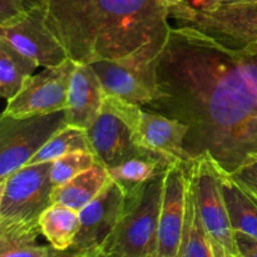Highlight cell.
Wrapping results in <instances>:
<instances>
[{
  "label": "cell",
  "mask_w": 257,
  "mask_h": 257,
  "mask_svg": "<svg viewBox=\"0 0 257 257\" xmlns=\"http://www.w3.org/2000/svg\"><path fill=\"white\" fill-rule=\"evenodd\" d=\"M156 73L162 97L143 108L188 125L190 161L210 156L231 175L257 158V42L231 48L172 27Z\"/></svg>",
  "instance_id": "obj_1"
},
{
  "label": "cell",
  "mask_w": 257,
  "mask_h": 257,
  "mask_svg": "<svg viewBox=\"0 0 257 257\" xmlns=\"http://www.w3.org/2000/svg\"><path fill=\"white\" fill-rule=\"evenodd\" d=\"M45 20L75 63L156 62L167 43L163 0H47Z\"/></svg>",
  "instance_id": "obj_2"
},
{
  "label": "cell",
  "mask_w": 257,
  "mask_h": 257,
  "mask_svg": "<svg viewBox=\"0 0 257 257\" xmlns=\"http://www.w3.org/2000/svg\"><path fill=\"white\" fill-rule=\"evenodd\" d=\"M165 172L125 193L122 217L99 248L103 257H155Z\"/></svg>",
  "instance_id": "obj_3"
},
{
  "label": "cell",
  "mask_w": 257,
  "mask_h": 257,
  "mask_svg": "<svg viewBox=\"0 0 257 257\" xmlns=\"http://www.w3.org/2000/svg\"><path fill=\"white\" fill-rule=\"evenodd\" d=\"M52 162L27 165L0 180V231L42 235L39 220L52 205Z\"/></svg>",
  "instance_id": "obj_4"
},
{
  "label": "cell",
  "mask_w": 257,
  "mask_h": 257,
  "mask_svg": "<svg viewBox=\"0 0 257 257\" xmlns=\"http://www.w3.org/2000/svg\"><path fill=\"white\" fill-rule=\"evenodd\" d=\"M102 108L124 120L138 148L160 156L170 165L175 162L188 165L192 162L183 146L188 125L113 95L105 94Z\"/></svg>",
  "instance_id": "obj_5"
},
{
  "label": "cell",
  "mask_w": 257,
  "mask_h": 257,
  "mask_svg": "<svg viewBox=\"0 0 257 257\" xmlns=\"http://www.w3.org/2000/svg\"><path fill=\"white\" fill-rule=\"evenodd\" d=\"M198 210L216 257H240L221 185V168L210 156L188 163Z\"/></svg>",
  "instance_id": "obj_6"
},
{
  "label": "cell",
  "mask_w": 257,
  "mask_h": 257,
  "mask_svg": "<svg viewBox=\"0 0 257 257\" xmlns=\"http://www.w3.org/2000/svg\"><path fill=\"white\" fill-rule=\"evenodd\" d=\"M65 110L44 115L0 118V180L28 165L40 148L67 127Z\"/></svg>",
  "instance_id": "obj_7"
},
{
  "label": "cell",
  "mask_w": 257,
  "mask_h": 257,
  "mask_svg": "<svg viewBox=\"0 0 257 257\" xmlns=\"http://www.w3.org/2000/svg\"><path fill=\"white\" fill-rule=\"evenodd\" d=\"M74 68V60L68 59L63 64L44 68L39 74L30 77L23 89L13 99L7 100L3 114L25 118L65 110Z\"/></svg>",
  "instance_id": "obj_8"
},
{
  "label": "cell",
  "mask_w": 257,
  "mask_h": 257,
  "mask_svg": "<svg viewBox=\"0 0 257 257\" xmlns=\"http://www.w3.org/2000/svg\"><path fill=\"white\" fill-rule=\"evenodd\" d=\"M156 63L157 60H99L90 65L99 77L105 94L145 107L162 97Z\"/></svg>",
  "instance_id": "obj_9"
},
{
  "label": "cell",
  "mask_w": 257,
  "mask_h": 257,
  "mask_svg": "<svg viewBox=\"0 0 257 257\" xmlns=\"http://www.w3.org/2000/svg\"><path fill=\"white\" fill-rule=\"evenodd\" d=\"M0 38L35 60L39 67H57L70 59L65 48L48 27L45 10L42 8L28 10L19 19L0 25Z\"/></svg>",
  "instance_id": "obj_10"
},
{
  "label": "cell",
  "mask_w": 257,
  "mask_h": 257,
  "mask_svg": "<svg viewBox=\"0 0 257 257\" xmlns=\"http://www.w3.org/2000/svg\"><path fill=\"white\" fill-rule=\"evenodd\" d=\"M186 163H171L165 172L155 257H178L187 210Z\"/></svg>",
  "instance_id": "obj_11"
},
{
  "label": "cell",
  "mask_w": 257,
  "mask_h": 257,
  "mask_svg": "<svg viewBox=\"0 0 257 257\" xmlns=\"http://www.w3.org/2000/svg\"><path fill=\"white\" fill-rule=\"evenodd\" d=\"M124 207V190L112 180L102 193L79 212L80 227L69 250H99L114 231Z\"/></svg>",
  "instance_id": "obj_12"
},
{
  "label": "cell",
  "mask_w": 257,
  "mask_h": 257,
  "mask_svg": "<svg viewBox=\"0 0 257 257\" xmlns=\"http://www.w3.org/2000/svg\"><path fill=\"white\" fill-rule=\"evenodd\" d=\"M87 133L97 161L107 168L114 167L136 156L150 153L135 145L132 132L124 120L104 108L100 109Z\"/></svg>",
  "instance_id": "obj_13"
},
{
  "label": "cell",
  "mask_w": 257,
  "mask_h": 257,
  "mask_svg": "<svg viewBox=\"0 0 257 257\" xmlns=\"http://www.w3.org/2000/svg\"><path fill=\"white\" fill-rule=\"evenodd\" d=\"M104 98L105 92L94 68L75 63L65 108L68 125L88 130L100 113Z\"/></svg>",
  "instance_id": "obj_14"
},
{
  "label": "cell",
  "mask_w": 257,
  "mask_h": 257,
  "mask_svg": "<svg viewBox=\"0 0 257 257\" xmlns=\"http://www.w3.org/2000/svg\"><path fill=\"white\" fill-rule=\"evenodd\" d=\"M110 181L108 168L97 161L92 168L55 187L52 193V203H60L80 212L102 193Z\"/></svg>",
  "instance_id": "obj_15"
},
{
  "label": "cell",
  "mask_w": 257,
  "mask_h": 257,
  "mask_svg": "<svg viewBox=\"0 0 257 257\" xmlns=\"http://www.w3.org/2000/svg\"><path fill=\"white\" fill-rule=\"evenodd\" d=\"M39 227L53 248L67 251L73 246L79 231V212L60 203H52L40 216Z\"/></svg>",
  "instance_id": "obj_16"
},
{
  "label": "cell",
  "mask_w": 257,
  "mask_h": 257,
  "mask_svg": "<svg viewBox=\"0 0 257 257\" xmlns=\"http://www.w3.org/2000/svg\"><path fill=\"white\" fill-rule=\"evenodd\" d=\"M38 67L35 60L0 38V94L4 99H13Z\"/></svg>",
  "instance_id": "obj_17"
},
{
  "label": "cell",
  "mask_w": 257,
  "mask_h": 257,
  "mask_svg": "<svg viewBox=\"0 0 257 257\" xmlns=\"http://www.w3.org/2000/svg\"><path fill=\"white\" fill-rule=\"evenodd\" d=\"M187 170V210H186V223L183 231L182 243H181L178 257H216L211 241L203 227L198 210L197 197H196L195 183L192 175Z\"/></svg>",
  "instance_id": "obj_18"
},
{
  "label": "cell",
  "mask_w": 257,
  "mask_h": 257,
  "mask_svg": "<svg viewBox=\"0 0 257 257\" xmlns=\"http://www.w3.org/2000/svg\"><path fill=\"white\" fill-rule=\"evenodd\" d=\"M221 185L233 231L257 238V203L222 170Z\"/></svg>",
  "instance_id": "obj_19"
},
{
  "label": "cell",
  "mask_w": 257,
  "mask_h": 257,
  "mask_svg": "<svg viewBox=\"0 0 257 257\" xmlns=\"http://www.w3.org/2000/svg\"><path fill=\"white\" fill-rule=\"evenodd\" d=\"M170 163L156 155H142L125 160L124 162L108 168L110 178L124 190L125 193L145 185L160 173L165 172Z\"/></svg>",
  "instance_id": "obj_20"
},
{
  "label": "cell",
  "mask_w": 257,
  "mask_h": 257,
  "mask_svg": "<svg viewBox=\"0 0 257 257\" xmlns=\"http://www.w3.org/2000/svg\"><path fill=\"white\" fill-rule=\"evenodd\" d=\"M84 151L93 152L87 130L67 125L59 132L55 133L42 148L39 152L28 162V165H38V163L53 162L60 157L69 155V153Z\"/></svg>",
  "instance_id": "obj_21"
},
{
  "label": "cell",
  "mask_w": 257,
  "mask_h": 257,
  "mask_svg": "<svg viewBox=\"0 0 257 257\" xmlns=\"http://www.w3.org/2000/svg\"><path fill=\"white\" fill-rule=\"evenodd\" d=\"M39 233L0 231V257H50L52 246L37 242Z\"/></svg>",
  "instance_id": "obj_22"
},
{
  "label": "cell",
  "mask_w": 257,
  "mask_h": 257,
  "mask_svg": "<svg viewBox=\"0 0 257 257\" xmlns=\"http://www.w3.org/2000/svg\"><path fill=\"white\" fill-rule=\"evenodd\" d=\"M95 162H97V157L94 153L84 152V151L69 153L64 157L53 161L52 168H50V178H52L53 185L54 187L64 185L72 178L92 168Z\"/></svg>",
  "instance_id": "obj_23"
},
{
  "label": "cell",
  "mask_w": 257,
  "mask_h": 257,
  "mask_svg": "<svg viewBox=\"0 0 257 257\" xmlns=\"http://www.w3.org/2000/svg\"><path fill=\"white\" fill-rule=\"evenodd\" d=\"M230 176L246 192L257 196V158L246 163Z\"/></svg>",
  "instance_id": "obj_24"
},
{
  "label": "cell",
  "mask_w": 257,
  "mask_h": 257,
  "mask_svg": "<svg viewBox=\"0 0 257 257\" xmlns=\"http://www.w3.org/2000/svg\"><path fill=\"white\" fill-rule=\"evenodd\" d=\"M27 12L23 0H0V25L19 19Z\"/></svg>",
  "instance_id": "obj_25"
},
{
  "label": "cell",
  "mask_w": 257,
  "mask_h": 257,
  "mask_svg": "<svg viewBox=\"0 0 257 257\" xmlns=\"http://www.w3.org/2000/svg\"><path fill=\"white\" fill-rule=\"evenodd\" d=\"M240 257H257V238L242 232H235Z\"/></svg>",
  "instance_id": "obj_26"
},
{
  "label": "cell",
  "mask_w": 257,
  "mask_h": 257,
  "mask_svg": "<svg viewBox=\"0 0 257 257\" xmlns=\"http://www.w3.org/2000/svg\"><path fill=\"white\" fill-rule=\"evenodd\" d=\"M93 251H58L55 248H52L50 257H92Z\"/></svg>",
  "instance_id": "obj_27"
},
{
  "label": "cell",
  "mask_w": 257,
  "mask_h": 257,
  "mask_svg": "<svg viewBox=\"0 0 257 257\" xmlns=\"http://www.w3.org/2000/svg\"><path fill=\"white\" fill-rule=\"evenodd\" d=\"M23 4H24L27 10L38 9V8L44 9L45 4H47V0H23Z\"/></svg>",
  "instance_id": "obj_28"
},
{
  "label": "cell",
  "mask_w": 257,
  "mask_h": 257,
  "mask_svg": "<svg viewBox=\"0 0 257 257\" xmlns=\"http://www.w3.org/2000/svg\"><path fill=\"white\" fill-rule=\"evenodd\" d=\"M166 3L168 8H175V7H181V5H191L195 4V3L201 2V0H163Z\"/></svg>",
  "instance_id": "obj_29"
},
{
  "label": "cell",
  "mask_w": 257,
  "mask_h": 257,
  "mask_svg": "<svg viewBox=\"0 0 257 257\" xmlns=\"http://www.w3.org/2000/svg\"><path fill=\"white\" fill-rule=\"evenodd\" d=\"M92 257H103V256L100 255L99 250H94V251H93V253H92Z\"/></svg>",
  "instance_id": "obj_30"
},
{
  "label": "cell",
  "mask_w": 257,
  "mask_h": 257,
  "mask_svg": "<svg viewBox=\"0 0 257 257\" xmlns=\"http://www.w3.org/2000/svg\"><path fill=\"white\" fill-rule=\"evenodd\" d=\"M248 193V192H247ZM248 195H250L251 196V197H252V200L253 201H255V202L257 203V196H255V195H252V193H248Z\"/></svg>",
  "instance_id": "obj_31"
}]
</instances>
